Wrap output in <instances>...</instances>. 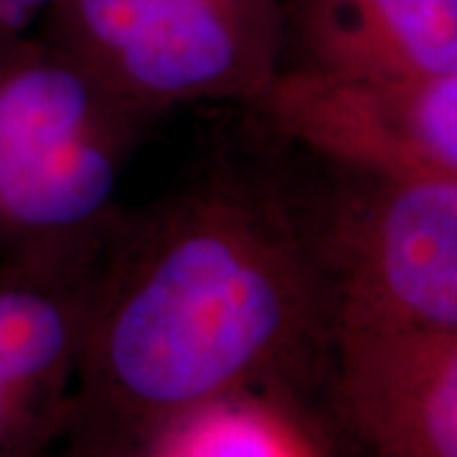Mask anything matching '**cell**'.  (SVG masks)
I'll list each match as a JSON object with an SVG mask.
<instances>
[{"mask_svg": "<svg viewBox=\"0 0 457 457\" xmlns=\"http://www.w3.org/2000/svg\"><path fill=\"white\" fill-rule=\"evenodd\" d=\"M87 297L82 356L102 396L168 427L242 394L333 312L295 209L198 186L112 227Z\"/></svg>", "mask_w": 457, "mask_h": 457, "instance_id": "cell-1", "label": "cell"}, {"mask_svg": "<svg viewBox=\"0 0 457 457\" xmlns=\"http://www.w3.org/2000/svg\"><path fill=\"white\" fill-rule=\"evenodd\" d=\"M333 168L320 198L295 212L326 285L333 336L457 330V179Z\"/></svg>", "mask_w": 457, "mask_h": 457, "instance_id": "cell-2", "label": "cell"}, {"mask_svg": "<svg viewBox=\"0 0 457 457\" xmlns=\"http://www.w3.org/2000/svg\"><path fill=\"white\" fill-rule=\"evenodd\" d=\"M51 44L140 112L254 104L285 71L282 0H59Z\"/></svg>", "mask_w": 457, "mask_h": 457, "instance_id": "cell-3", "label": "cell"}, {"mask_svg": "<svg viewBox=\"0 0 457 457\" xmlns=\"http://www.w3.org/2000/svg\"><path fill=\"white\" fill-rule=\"evenodd\" d=\"M254 107L333 163L457 179V69L371 87L285 66Z\"/></svg>", "mask_w": 457, "mask_h": 457, "instance_id": "cell-4", "label": "cell"}, {"mask_svg": "<svg viewBox=\"0 0 457 457\" xmlns=\"http://www.w3.org/2000/svg\"><path fill=\"white\" fill-rule=\"evenodd\" d=\"M345 417L378 457H457V330L336 333Z\"/></svg>", "mask_w": 457, "mask_h": 457, "instance_id": "cell-5", "label": "cell"}, {"mask_svg": "<svg viewBox=\"0 0 457 457\" xmlns=\"http://www.w3.org/2000/svg\"><path fill=\"white\" fill-rule=\"evenodd\" d=\"M297 69L351 84L420 82L457 69V0H282Z\"/></svg>", "mask_w": 457, "mask_h": 457, "instance_id": "cell-6", "label": "cell"}, {"mask_svg": "<svg viewBox=\"0 0 457 457\" xmlns=\"http://www.w3.org/2000/svg\"><path fill=\"white\" fill-rule=\"evenodd\" d=\"M143 114L51 41L11 54L0 64V188L87 132Z\"/></svg>", "mask_w": 457, "mask_h": 457, "instance_id": "cell-7", "label": "cell"}, {"mask_svg": "<svg viewBox=\"0 0 457 457\" xmlns=\"http://www.w3.org/2000/svg\"><path fill=\"white\" fill-rule=\"evenodd\" d=\"M95 267L16 270L0 285V392L13 409L82 353Z\"/></svg>", "mask_w": 457, "mask_h": 457, "instance_id": "cell-8", "label": "cell"}, {"mask_svg": "<svg viewBox=\"0 0 457 457\" xmlns=\"http://www.w3.org/2000/svg\"><path fill=\"white\" fill-rule=\"evenodd\" d=\"M155 457H312V450L278 409L237 394L163 427Z\"/></svg>", "mask_w": 457, "mask_h": 457, "instance_id": "cell-9", "label": "cell"}, {"mask_svg": "<svg viewBox=\"0 0 457 457\" xmlns=\"http://www.w3.org/2000/svg\"><path fill=\"white\" fill-rule=\"evenodd\" d=\"M59 0H0V23H13L21 18H29L31 13L46 11L56 5Z\"/></svg>", "mask_w": 457, "mask_h": 457, "instance_id": "cell-10", "label": "cell"}, {"mask_svg": "<svg viewBox=\"0 0 457 457\" xmlns=\"http://www.w3.org/2000/svg\"><path fill=\"white\" fill-rule=\"evenodd\" d=\"M16 409L11 407V402H8V396L0 392V432L8 427V422H11V414H13Z\"/></svg>", "mask_w": 457, "mask_h": 457, "instance_id": "cell-11", "label": "cell"}]
</instances>
